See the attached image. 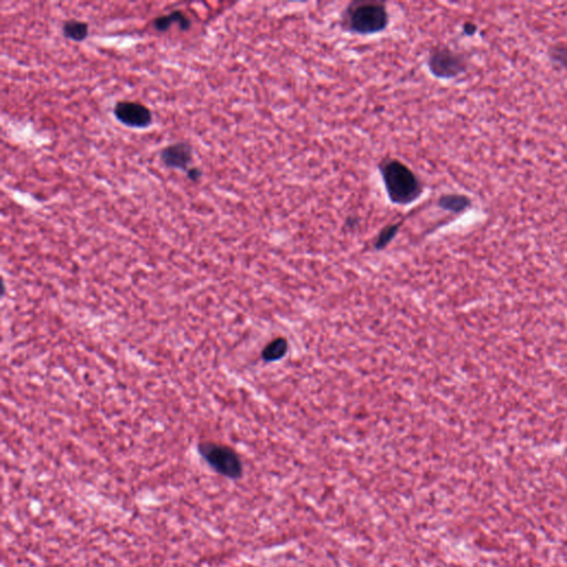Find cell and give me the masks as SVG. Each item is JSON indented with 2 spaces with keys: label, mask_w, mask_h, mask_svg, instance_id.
I'll list each match as a JSON object with an SVG mask.
<instances>
[{
  "label": "cell",
  "mask_w": 567,
  "mask_h": 567,
  "mask_svg": "<svg viewBox=\"0 0 567 567\" xmlns=\"http://www.w3.org/2000/svg\"><path fill=\"white\" fill-rule=\"evenodd\" d=\"M438 206L448 212L460 214L471 206V199L463 194H443L438 199Z\"/></svg>",
  "instance_id": "obj_8"
},
{
  "label": "cell",
  "mask_w": 567,
  "mask_h": 567,
  "mask_svg": "<svg viewBox=\"0 0 567 567\" xmlns=\"http://www.w3.org/2000/svg\"><path fill=\"white\" fill-rule=\"evenodd\" d=\"M197 451L215 472L232 480L242 478L243 463L232 448L216 442L203 441L197 445Z\"/></svg>",
  "instance_id": "obj_3"
},
{
  "label": "cell",
  "mask_w": 567,
  "mask_h": 567,
  "mask_svg": "<svg viewBox=\"0 0 567 567\" xmlns=\"http://www.w3.org/2000/svg\"><path fill=\"white\" fill-rule=\"evenodd\" d=\"M357 223H358L357 218H349L347 220V225L348 226H349V228H353V226H356V225H357Z\"/></svg>",
  "instance_id": "obj_15"
},
{
  "label": "cell",
  "mask_w": 567,
  "mask_h": 567,
  "mask_svg": "<svg viewBox=\"0 0 567 567\" xmlns=\"http://www.w3.org/2000/svg\"><path fill=\"white\" fill-rule=\"evenodd\" d=\"M477 30H478V27H477V25H475V23H470V21H469V23H465L464 25H463V31H464V33L467 35V36H473V35L477 33Z\"/></svg>",
  "instance_id": "obj_14"
},
{
  "label": "cell",
  "mask_w": 567,
  "mask_h": 567,
  "mask_svg": "<svg viewBox=\"0 0 567 567\" xmlns=\"http://www.w3.org/2000/svg\"><path fill=\"white\" fill-rule=\"evenodd\" d=\"M427 64L432 76L438 79H453L468 69V64L462 54L443 46L431 49Z\"/></svg>",
  "instance_id": "obj_4"
},
{
  "label": "cell",
  "mask_w": 567,
  "mask_h": 567,
  "mask_svg": "<svg viewBox=\"0 0 567 567\" xmlns=\"http://www.w3.org/2000/svg\"><path fill=\"white\" fill-rule=\"evenodd\" d=\"M62 31L66 38L74 41H83L89 35V26L83 21L72 19L64 23Z\"/></svg>",
  "instance_id": "obj_10"
},
{
  "label": "cell",
  "mask_w": 567,
  "mask_h": 567,
  "mask_svg": "<svg viewBox=\"0 0 567 567\" xmlns=\"http://www.w3.org/2000/svg\"><path fill=\"white\" fill-rule=\"evenodd\" d=\"M173 23H177V26L183 31L189 30L192 26V21L189 17L185 16L182 11H177L170 13V15L161 16L153 21V27L158 31H168L171 28Z\"/></svg>",
  "instance_id": "obj_7"
},
{
  "label": "cell",
  "mask_w": 567,
  "mask_h": 567,
  "mask_svg": "<svg viewBox=\"0 0 567 567\" xmlns=\"http://www.w3.org/2000/svg\"><path fill=\"white\" fill-rule=\"evenodd\" d=\"M390 15L380 1L356 0L348 4L341 15V28L359 36H371L388 28Z\"/></svg>",
  "instance_id": "obj_2"
},
{
  "label": "cell",
  "mask_w": 567,
  "mask_h": 567,
  "mask_svg": "<svg viewBox=\"0 0 567 567\" xmlns=\"http://www.w3.org/2000/svg\"><path fill=\"white\" fill-rule=\"evenodd\" d=\"M400 226H402V223H396V224L387 225L386 228H383L381 232L379 233L376 242H375V245H373L375 248L378 251L385 250L392 242V240L396 238L399 230H400Z\"/></svg>",
  "instance_id": "obj_11"
},
{
  "label": "cell",
  "mask_w": 567,
  "mask_h": 567,
  "mask_svg": "<svg viewBox=\"0 0 567 567\" xmlns=\"http://www.w3.org/2000/svg\"><path fill=\"white\" fill-rule=\"evenodd\" d=\"M551 57L567 69V47L555 46L551 49Z\"/></svg>",
  "instance_id": "obj_12"
},
{
  "label": "cell",
  "mask_w": 567,
  "mask_h": 567,
  "mask_svg": "<svg viewBox=\"0 0 567 567\" xmlns=\"http://www.w3.org/2000/svg\"><path fill=\"white\" fill-rule=\"evenodd\" d=\"M161 161L166 168L187 172L193 161V148L185 142L166 146L162 150Z\"/></svg>",
  "instance_id": "obj_6"
},
{
  "label": "cell",
  "mask_w": 567,
  "mask_h": 567,
  "mask_svg": "<svg viewBox=\"0 0 567 567\" xmlns=\"http://www.w3.org/2000/svg\"><path fill=\"white\" fill-rule=\"evenodd\" d=\"M288 351V343L285 338H276L264 348L262 358L266 363H276L283 359Z\"/></svg>",
  "instance_id": "obj_9"
},
{
  "label": "cell",
  "mask_w": 567,
  "mask_h": 567,
  "mask_svg": "<svg viewBox=\"0 0 567 567\" xmlns=\"http://www.w3.org/2000/svg\"><path fill=\"white\" fill-rule=\"evenodd\" d=\"M115 115L119 122L129 128L146 129L151 126L152 113L148 107L132 101H121L115 107Z\"/></svg>",
  "instance_id": "obj_5"
},
{
  "label": "cell",
  "mask_w": 567,
  "mask_h": 567,
  "mask_svg": "<svg viewBox=\"0 0 567 567\" xmlns=\"http://www.w3.org/2000/svg\"><path fill=\"white\" fill-rule=\"evenodd\" d=\"M203 172L199 169V168H192L187 171V177L191 180L192 182H199V180L202 179Z\"/></svg>",
  "instance_id": "obj_13"
},
{
  "label": "cell",
  "mask_w": 567,
  "mask_h": 567,
  "mask_svg": "<svg viewBox=\"0 0 567 567\" xmlns=\"http://www.w3.org/2000/svg\"><path fill=\"white\" fill-rule=\"evenodd\" d=\"M387 195L392 204L407 206L416 202L424 192L423 183L409 166L398 158H387L378 164Z\"/></svg>",
  "instance_id": "obj_1"
}]
</instances>
